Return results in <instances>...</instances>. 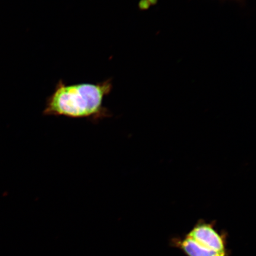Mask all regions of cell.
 <instances>
[{"label":"cell","mask_w":256,"mask_h":256,"mask_svg":"<svg viewBox=\"0 0 256 256\" xmlns=\"http://www.w3.org/2000/svg\"><path fill=\"white\" fill-rule=\"evenodd\" d=\"M148 1L151 2L152 4H155L156 2V0H148Z\"/></svg>","instance_id":"5b68a950"},{"label":"cell","mask_w":256,"mask_h":256,"mask_svg":"<svg viewBox=\"0 0 256 256\" xmlns=\"http://www.w3.org/2000/svg\"><path fill=\"white\" fill-rule=\"evenodd\" d=\"M179 246L188 256H226V254H220L202 247L188 236L179 242Z\"/></svg>","instance_id":"3957f363"},{"label":"cell","mask_w":256,"mask_h":256,"mask_svg":"<svg viewBox=\"0 0 256 256\" xmlns=\"http://www.w3.org/2000/svg\"><path fill=\"white\" fill-rule=\"evenodd\" d=\"M112 89L111 79L97 84L73 85H67L63 80H60L52 94L47 98L43 114L98 123L112 116L104 106V98L111 94Z\"/></svg>","instance_id":"6da1fadb"},{"label":"cell","mask_w":256,"mask_h":256,"mask_svg":"<svg viewBox=\"0 0 256 256\" xmlns=\"http://www.w3.org/2000/svg\"><path fill=\"white\" fill-rule=\"evenodd\" d=\"M150 4L148 0H142L140 2V7L142 10H146L149 8Z\"/></svg>","instance_id":"277c9868"},{"label":"cell","mask_w":256,"mask_h":256,"mask_svg":"<svg viewBox=\"0 0 256 256\" xmlns=\"http://www.w3.org/2000/svg\"><path fill=\"white\" fill-rule=\"evenodd\" d=\"M187 236L202 247L220 254H226V242L223 236L211 224H198Z\"/></svg>","instance_id":"7a4b0ae2"}]
</instances>
